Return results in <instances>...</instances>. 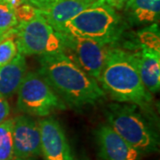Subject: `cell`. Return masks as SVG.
Masks as SVG:
<instances>
[{
  "instance_id": "7a4b0ae2",
  "label": "cell",
  "mask_w": 160,
  "mask_h": 160,
  "mask_svg": "<svg viewBox=\"0 0 160 160\" xmlns=\"http://www.w3.org/2000/svg\"><path fill=\"white\" fill-rule=\"evenodd\" d=\"M98 82L104 92L118 102L144 107L150 92L143 86L129 52L110 45Z\"/></svg>"
},
{
  "instance_id": "ffe728a7",
  "label": "cell",
  "mask_w": 160,
  "mask_h": 160,
  "mask_svg": "<svg viewBox=\"0 0 160 160\" xmlns=\"http://www.w3.org/2000/svg\"><path fill=\"white\" fill-rule=\"evenodd\" d=\"M10 115V105L7 102V99L0 95V124L8 119L7 118Z\"/></svg>"
},
{
  "instance_id": "484cf974",
  "label": "cell",
  "mask_w": 160,
  "mask_h": 160,
  "mask_svg": "<svg viewBox=\"0 0 160 160\" xmlns=\"http://www.w3.org/2000/svg\"><path fill=\"white\" fill-rule=\"evenodd\" d=\"M13 160H35L34 158H14Z\"/></svg>"
},
{
  "instance_id": "4fadbf2b",
  "label": "cell",
  "mask_w": 160,
  "mask_h": 160,
  "mask_svg": "<svg viewBox=\"0 0 160 160\" xmlns=\"http://www.w3.org/2000/svg\"><path fill=\"white\" fill-rule=\"evenodd\" d=\"M26 72L25 56L21 53L11 62L0 66V95L7 99L16 93Z\"/></svg>"
},
{
  "instance_id": "5bb4252c",
  "label": "cell",
  "mask_w": 160,
  "mask_h": 160,
  "mask_svg": "<svg viewBox=\"0 0 160 160\" xmlns=\"http://www.w3.org/2000/svg\"><path fill=\"white\" fill-rule=\"evenodd\" d=\"M124 9L134 24H153L159 21L160 0H129Z\"/></svg>"
},
{
  "instance_id": "277c9868",
  "label": "cell",
  "mask_w": 160,
  "mask_h": 160,
  "mask_svg": "<svg viewBox=\"0 0 160 160\" xmlns=\"http://www.w3.org/2000/svg\"><path fill=\"white\" fill-rule=\"evenodd\" d=\"M106 117L108 125L141 154L158 150V135L137 110V105L111 104L106 110Z\"/></svg>"
},
{
  "instance_id": "8992f818",
  "label": "cell",
  "mask_w": 160,
  "mask_h": 160,
  "mask_svg": "<svg viewBox=\"0 0 160 160\" xmlns=\"http://www.w3.org/2000/svg\"><path fill=\"white\" fill-rule=\"evenodd\" d=\"M17 94L18 109L29 116L47 117L55 110L66 109L62 99L37 72H26Z\"/></svg>"
},
{
  "instance_id": "9a60e30c",
  "label": "cell",
  "mask_w": 160,
  "mask_h": 160,
  "mask_svg": "<svg viewBox=\"0 0 160 160\" xmlns=\"http://www.w3.org/2000/svg\"><path fill=\"white\" fill-rule=\"evenodd\" d=\"M12 123L13 118L6 119L0 124V160H13L12 142Z\"/></svg>"
},
{
  "instance_id": "3957f363",
  "label": "cell",
  "mask_w": 160,
  "mask_h": 160,
  "mask_svg": "<svg viewBox=\"0 0 160 160\" xmlns=\"http://www.w3.org/2000/svg\"><path fill=\"white\" fill-rule=\"evenodd\" d=\"M124 29L121 16L105 3L92 6L65 23L60 33L113 45Z\"/></svg>"
},
{
  "instance_id": "9c48e42d",
  "label": "cell",
  "mask_w": 160,
  "mask_h": 160,
  "mask_svg": "<svg viewBox=\"0 0 160 160\" xmlns=\"http://www.w3.org/2000/svg\"><path fill=\"white\" fill-rule=\"evenodd\" d=\"M12 142L14 158H34L41 155V141L38 122L29 116L13 118Z\"/></svg>"
},
{
  "instance_id": "2e32d148",
  "label": "cell",
  "mask_w": 160,
  "mask_h": 160,
  "mask_svg": "<svg viewBox=\"0 0 160 160\" xmlns=\"http://www.w3.org/2000/svg\"><path fill=\"white\" fill-rule=\"evenodd\" d=\"M139 46L160 52V33L158 24L153 23L139 30L136 34Z\"/></svg>"
},
{
  "instance_id": "8fae6325",
  "label": "cell",
  "mask_w": 160,
  "mask_h": 160,
  "mask_svg": "<svg viewBox=\"0 0 160 160\" xmlns=\"http://www.w3.org/2000/svg\"><path fill=\"white\" fill-rule=\"evenodd\" d=\"M129 53L147 91L158 92L160 87V52L139 46L136 51Z\"/></svg>"
},
{
  "instance_id": "7c38bea8",
  "label": "cell",
  "mask_w": 160,
  "mask_h": 160,
  "mask_svg": "<svg viewBox=\"0 0 160 160\" xmlns=\"http://www.w3.org/2000/svg\"><path fill=\"white\" fill-rule=\"evenodd\" d=\"M90 6L82 0H53L46 10L40 12L46 22L60 32L65 23Z\"/></svg>"
},
{
  "instance_id": "30bf717a",
  "label": "cell",
  "mask_w": 160,
  "mask_h": 160,
  "mask_svg": "<svg viewBox=\"0 0 160 160\" xmlns=\"http://www.w3.org/2000/svg\"><path fill=\"white\" fill-rule=\"evenodd\" d=\"M100 155L104 160H140L141 153L106 124L95 132Z\"/></svg>"
},
{
  "instance_id": "e0dca14e",
  "label": "cell",
  "mask_w": 160,
  "mask_h": 160,
  "mask_svg": "<svg viewBox=\"0 0 160 160\" xmlns=\"http://www.w3.org/2000/svg\"><path fill=\"white\" fill-rule=\"evenodd\" d=\"M19 53L15 36L8 37L0 42V66L11 62Z\"/></svg>"
},
{
  "instance_id": "d4e9b609",
  "label": "cell",
  "mask_w": 160,
  "mask_h": 160,
  "mask_svg": "<svg viewBox=\"0 0 160 160\" xmlns=\"http://www.w3.org/2000/svg\"><path fill=\"white\" fill-rule=\"evenodd\" d=\"M84 2H86V4L90 5V6H94V5H98L101 3H104L102 0H82Z\"/></svg>"
},
{
  "instance_id": "5b68a950",
  "label": "cell",
  "mask_w": 160,
  "mask_h": 160,
  "mask_svg": "<svg viewBox=\"0 0 160 160\" xmlns=\"http://www.w3.org/2000/svg\"><path fill=\"white\" fill-rule=\"evenodd\" d=\"M15 41L19 53L50 55L65 52L64 35L56 31L41 14L16 26Z\"/></svg>"
},
{
  "instance_id": "52a82bcc",
  "label": "cell",
  "mask_w": 160,
  "mask_h": 160,
  "mask_svg": "<svg viewBox=\"0 0 160 160\" xmlns=\"http://www.w3.org/2000/svg\"><path fill=\"white\" fill-rule=\"evenodd\" d=\"M63 35L65 38L64 53H71L68 56L98 82L110 45H104L85 38Z\"/></svg>"
},
{
  "instance_id": "6da1fadb",
  "label": "cell",
  "mask_w": 160,
  "mask_h": 160,
  "mask_svg": "<svg viewBox=\"0 0 160 160\" xmlns=\"http://www.w3.org/2000/svg\"><path fill=\"white\" fill-rule=\"evenodd\" d=\"M39 73L58 95L75 108L93 105L105 97L96 80L64 52L41 56Z\"/></svg>"
},
{
  "instance_id": "d6986e66",
  "label": "cell",
  "mask_w": 160,
  "mask_h": 160,
  "mask_svg": "<svg viewBox=\"0 0 160 160\" xmlns=\"http://www.w3.org/2000/svg\"><path fill=\"white\" fill-rule=\"evenodd\" d=\"M15 15L18 20V22H29L30 20L38 17L41 14V12L38 8L34 6H29L27 4H22L17 7L15 10Z\"/></svg>"
},
{
  "instance_id": "cb8c5ba5",
  "label": "cell",
  "mask_w": 160,
  "mask_h": 160,
  "mask_svg": "<svg viewBox=\"0 0 160 160\" xmlns=\"http://www.w3.org/2000/svg\"><path fill=\"white\" fill-rule=\"evenodd\" d=\"M0 2L6 4L8 6H10L13 10H15L17 7H19L21 5L23 4L21 0H0Z\"/></svg>"
},
{
  "instance_id": "ba28073f",
  "label": "cell",
  "mask_w": 160,
  "mask_h": 160,
  "mask_svg": "<svg viewBox=\"0 0 160 160\" xmlns=\"http://www.w3.org/2000/svg\"><path fill=\"white\" fill-rule=\"evenodd\" d=\"M41 155L45 160H74L68 139L57 120L46 118L38 121Z\"/></svg>"
},
{
  "instance_id": "7402d4cb",
  "label": "cell",
  "mask_w": 160,
  "mask_h": 160,
  "mask_svg": "<svg viewBox=\"0 0 160 160\" xmlns=\"http://www.w3.org/2000/svg\"><path fill=\"white\" fill-rule=\"evenodd\" d=\"M102 1L108 6L114 8L115 10H121L125 8L126 3L129 0H102Z\"/></svg>"
},
{
  "instance_id": "ac0fdd59",
  "label": "cell",
  "mask_w": 160,
  "mask_h": 160,
  "mask_svg": "<svg viewBox=\"0 0 160 160\" xmlns=\"http://www.w3.org/2000/svg\"><path fill=\"white\" fill-rule=\"evenodd\" d=\"M18 24L14 10L0 2V30H9L15 28Z\"/></svg>"
},
{
  "instance_id": "603a6c76",
  "label": "cell",
  "mask_w": 160,
  "mask_h": 160,
  "mask_svg": "<svg viewBox=\"0 0 160 160\" xmlns=\"http://www.w3.org/2000/svg\"><path fill=\"white\" fill-rule=\"evenodd\" d=\"M16 36V27L9 30H0V42L8 37Z\"/></svg>"
},
{
  "instance_id": "44dd1931",
  "label": "cell",
  "mask_w": 160,
  "mask_h": 160,
  "mask_svg": "<svg viewBox=\"0 0 160 160\" xmlns=\"http://www.w3.org/2000/svg\"><path fill=\"white\" fill-rule=\"evenodd\" d=\"M23 4H27L38 8L40 11H45L52 4L53 0H21Z\"/></svg>"
}]
</instances>
